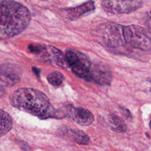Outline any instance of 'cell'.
<instances>
[{
  "label": "cell",
  "instance_id": "obj_8",
  "mask_svg": "<svg viewBox=\"0 0 151 151\" xmlns=\"http://www.w3.org/2000/svg\"><path fill=\"white\" fill-rule=\"evenodd\" d=\"M65 116L80 126H89L94 120L91 112L81 107L68 105L65 107Z\"/></svg>",
  "mask_w": 151,
  "mask_h": 151
},
{
  "label": "cell",
  "instance_id": "obj_16",
  "mask_svg": "<svg viewBox=\"0 0 151 151\" xmlns=\"http://www.w3.org/2000/svg\"><path fill=\"white\" fill-rule=\"evenodd\" d=\"M145 24L151 29V11L147 13L145 17Z\"/></svg>",
  "mask_w": 151,
  "mask_h": 151
},
{
  "label": "cell",
  "instance_id": "obj_9",
  "mask_svg": "<svg viewBox=\"0 0 151 151\" xmlns=\"http://www.w3.org/2000/svg\"><path fill=\"white\" fill-rule=\"evenodd\" d=\"M20 81L18 68L11 64L1 65V84L5 87H11Z\"/></svg>",
  "mask_w": 151,
  "mask_h": 151
},
{
  "label": "cell",
  "instance_id": "obj_13",
  "mask_svg": "<svg viewBox=\"0 0 151 151\" xmlns=\"http://www.w3.org/2000/svg\"><path fill=\"white\" fill-rule=\"evenodd\" d=\"M64 132H65L68 136L71 137L74 142L79 145H86L90 143V137L81 130L72 129L65 127Z\"/></svg>",
  "mask_w": 151,
  "mask_h": 151
},
{
  "label": "cell",
  "instance_id": "obj_4",
  "mask_svg": "<svg viewBox=\"0 0 151 151\" xmlns=\"http://www.w3.org/2000/svg\"><path fill=\"white\" fill-rule=\"evenodd\" d=\"M123 35L126 44L142 50H151V37L146 30L137 25L123 27Z\"/></svg>",
  "mask_w": 151,
  "mask_h": 151
},
{
  "label": "cell",
  "instance_id": "obj_15",
  "mask_svg": "<svg viewBox=\"0 0 151 151\" xmlns=\"http://www.w3.org/2000/svg\"><path fill=\"white\" fill-rule=\"evenodd\" d=\"M47 79L48 83L52 86H59L63 83L64 80V77L60 71H55L49 74Z\"/></svg>",
  "mask_w": 151,
  "mask_h": 151
},
{
  "label": "cell",
  "instance_id": "obj_17",
  "mask_svg": "<svg viewBox=\"0 0 151 151\" xmlns=\"http://www.w3.org/2000/svg\"><path fill=\"white\" fill-rule=\"evenodd\" d=\"M120 112H121L122 114L124 116H125L126 118L129 117L130 116H131L130 111L126 108H122Z\"/></svg>",
  "mask_w": 151,
  "mask_h": 151
},
{
  "label": "cell",
  "instance_id": "obj_5",
  "mask_svg": "<svg viewBox=\"0 0 151 151\" xmlns=\"http://www.w3.org/2000/svg\"><path fill=\"white\" fill-rule=\"evenodd\" d=\"M65 55L68 66L74 74L87 81L92 80L91 63L84 54L71 49L66 50Z\"/></svg>",
  "mask_w": 151,
  "mask_h": 151
},
{
  "label": "cell",
  "instance_id": "obj_6",
  "mask_svg": "<svg viewBox=\"0 0 151 151\" xmlns=\"http://www.w3.org/2000/svg\"><path fill=\"white\" fill-rule=\"evenodd\" d=\"M29 50L38 55L42 61L56 65L66 68L68 64L64 55L60 50L51 45H46L42 44H30L28 46Z\"/></svg>",
  "mask_w": 151,
  "mask_h": 151
},
{
  "label": "cell",
  "instance_id": "obj_7",
  "mask_svg": "<svg viewBox=\"0 0 151 151\" xmlns=\"http://www.w3.org/2000/svg\"><path fill=\"white\" fill-rule=\"evenodd\" d=\"M103 9L107 12L118 14L134 12L143 5L142 0H103Z\"/></svg>",
  "mask_w": 151,
  "mask_h": 151
},
{
  "label": "cell",
  "instance_id": "obj_19",
  "mask_svg": "<svg viewBox=\"0 0 151 151\" xmlns=\"http://www.w3.org/2000/svg\"><path fill=\"white\" fill-rule=\"evenodd\" d=\"M148 81H149V84H150V91H151V78H150V79H149V80H148Z\"/></svg>",
  "mask_w": 151,
  "mask_h": 151
},
{
  "label": "cell",
  "instance_id": "obj_12",
  "mask_svg": "<svg viewBox=\"0 0 151 151\" xmlns=\"http://www.w3.org/2000/svg\"><path fill=\"white\" fill-rule=\"evenodd\" d=\"M106 121L109 127L117 133H124L127 127L124 120L115 114H109L106 117Z\"/></svg>",
  "mask_w": 151,
  "mask_h": 151
},
{
  "label": "cell",
  "instance_id": "obj_2",
  "mask_svg": "<svg viewBox=\"0 0 151 151\" xmlns=\"http://www.w3.org/2000/svg\"><path fill=\"white\" fill-rule=\"evenodd\" d=\"M0 34L1 37L15 36L28 26L31 15L27 7L13 0H1Z\"/></svg>",
  "mask_w": 151,
  "mask_h": 151
},
{
  "label": "cell",
  "instance_id": "obj_18",
  "mask_svg": "<svg viewBox=\"0 0 151 151\" xmlns=\"http://www.w3.org/2000/svg\"><path fill=\"white\" fill-rule=\"evenodd\" d=\"M32 71L35 73V74L37 76L40 77V70H39L38 68H35V67H32Z\"/></svg>",
  "mask_w": 151,
  "mask_h": 151
},
{
  "label": "cell",
  "instance_id": "obj_3",
  "mask_svg": "<svg viewBox=\"0 0 151 151\" xmlns=\"http://www.w3.org/2000/svg\"><path fill=\"white\" fill-rule=\"evenodd\" d=\"M97 37L103 45L118 48L126 44L123 35V26L107 23L100 25L97 30Z\"/></svg>",
  "mask_w": 151,
  "mask_h": 151
},
{
  "label": "cell",
  "instance_id": "obj_11",
  "mask_svg": "<svg viewBox=\"0 0 151 151\" xmlns=\"http://www.w3.org/2000/svg\"><path fill=\"white\" fill-rule=\"evenodd\" d=\"M94 9L95 6L94 2L90 1L77 7L65 9V14L68 19L75 20L93 11Z\"/></svg>",
  "mask_w": 151,
  "mask_h": 151
},
{
  "label": "cell",
  "instance_id": "obj_20",
  "mask_svg": "<svg viewBox=\"0 0 151 151\" xmlns=\"http://www.w3.org/2000/svg\"><path fill=\"white\" fill-rule=\"evenodd\" d=\"M149 127H150V130H151V121H150V123H149Z\"/></svg>",
  "mask_w": 151,
  "mask_h": 151
},
{
  "label": "cell",
  "instance_id": "obj_1",
  "mask_svg": "<svg viewBox=\"0 0 151 151\" xmlns=\"http://www.w3.org/2000/svg\"><path fill=\"white\" fill-rule=\"evenodd\" d=\"M11 105L17 109L40 119H58L63 116L52 106L48 97L42 92L31 88H21L10 98Z\"/></svg>",
  "mask_w": 151,
  "mask_h": 151
},
{
  "label": "cell",
  "instance_id": "obj_14",
  "mask_svg": "<svg viewBox=\"0 0 151 151\" xmlns=\"http://www.w3.org/2000/svg\"><path fill=\"white\" fill-rule=\"evenodd\" d=\"M1 137L7 134L12 127V120L11 116L3 109H1Z\"/></svg>",
  "mask_w": 151,
  "mask_h": 151
},
{
  "label": "cell",
  "instance_id": "obj_10",
  "mask_svg": "<svg viewBox=\"0 0 151 151\" xmlns=\"http://www.w3.org/2000/svg\"><path fill=\"white\" fill-rule=\"evenodd\" d=\"M92 79L96 83L106 85L111 83L112 76L109 70L104 65L100 64H95L91 68Z\"/></svg>",
  "mask_w": 151,
  "mask_h": 151
}]
</instances>
